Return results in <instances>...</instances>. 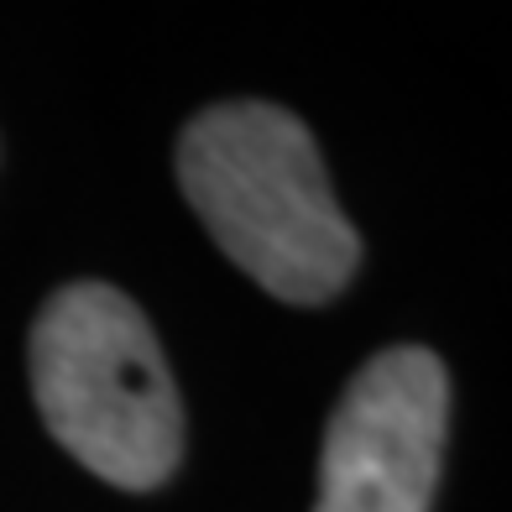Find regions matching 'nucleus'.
<instances>
[{"label": "nucleus", "mask_w": 512, "mask_h": 512, "mask_svg": "<svg viewBox=\"0 0 512 512\" xmlns=\"http://www.w3.org/2000/svg\"><path fill=\"white\" fill-rule=\"evenodd\" d=\"M178 183L251 283L288 304L335 298L361 262L309 126L267 100H230L189 121Z\"/></svg>", "instance_id": "1"}, {"label": "nucleus", "mask_w": 512, "mask_h": 512, "mask_svg": "<svg viewBox=\"0 0 512 512\" xmlns=\"http://www.w3.org/2000/svg\"><path fill=\"white\" fill-rule=\"evenodd\" d=\"M32 398L84 471L152 492L178 471L183 408L142 309L110 283L53 293L32 324Z\"/></svg>", "instance_id": "2"}, {"label": "nucleus", "mask_w": 512, "mask_h": 512, "mask_svg": "<svg viewBox=\"0 0 512 512\" xmlns=\"http://www.w3.org/2000/svg\"><path fill=\"white\" fill-rule=\"evenodd\" d=\"M445 424L450 382L434 351L392 345L371 356L324 429L314 512H429Z\"/></svg>", "instance_id": "3"}]
</instances>
